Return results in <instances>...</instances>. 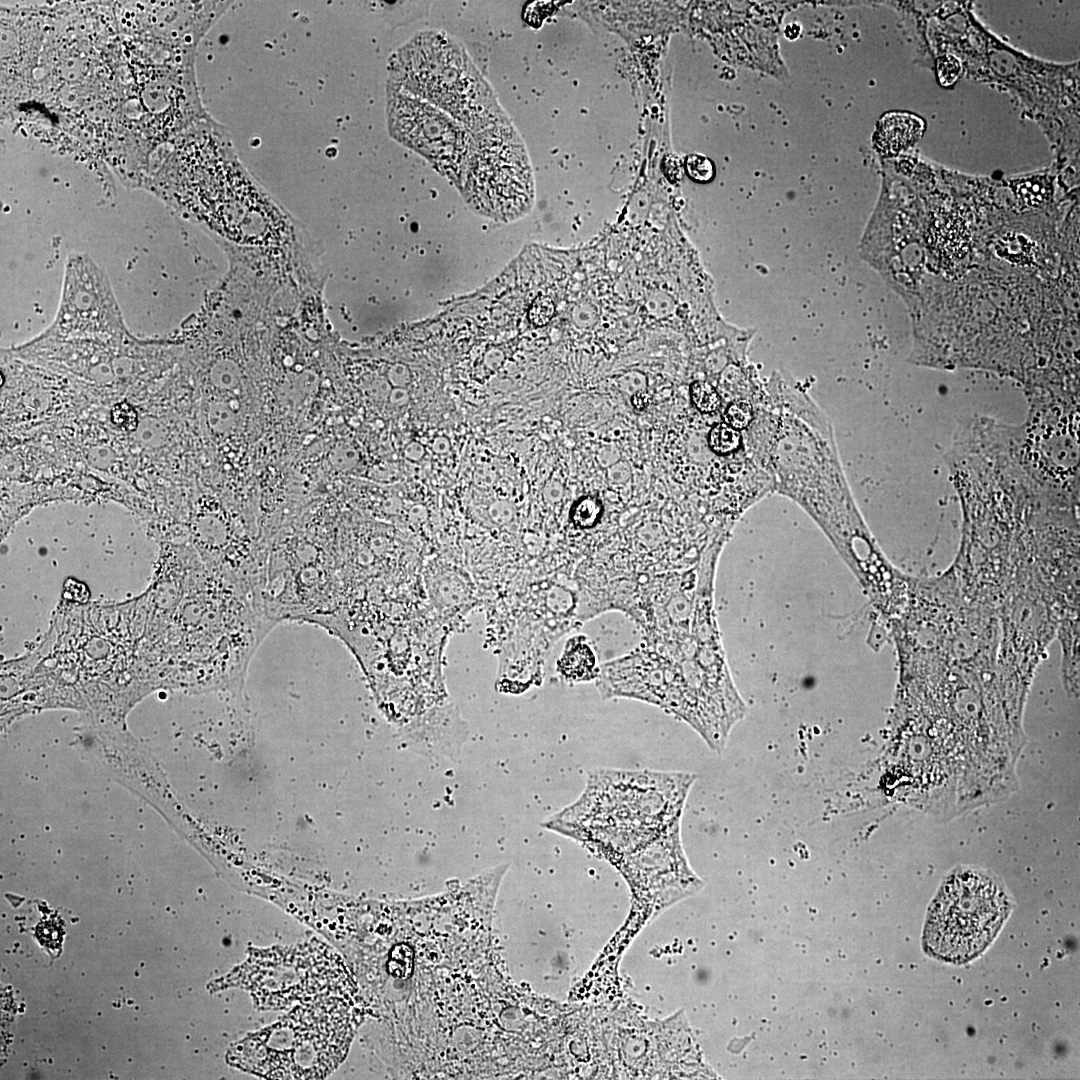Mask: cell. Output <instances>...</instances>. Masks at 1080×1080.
I'll list each match as a JSON object with an SVG mask.
<instances>
[{
  "label": "cell",
  "mask_w": 1080,
  "mask_h": 1080,
  "mask_svg": "<svg viewBox=\"0 0 1080 1080\" xmlns=\"http://www.w3.org/2000/svg\"><path fill=\"white\" fill-rule=\"evenodd\" d=\"M694 781L685 772L593 770L581 796L543 827L617 863L682 817Z\"/></svg>",
  "instance_id": "cell-1"
},
{
  "label": "cell",
  "mask_w": 1080,
  "mask_h": 1080,
  "mask_svg": "<svg viewBox=\"0 0 1080 1080\" xmlns=\"http://www.w3.org/2000/svg\"><path fill=\"white\" fill-rule=\"evenodd\" d=\"M345 999L297 1008L233 1045L228 1060L263 1078H324L343 1060L353 1037L354 1016Z\"/></svg>",
  "instance_id": "cell-2"
},
{
  "label": "cell",
  "mask_w": 1080,
  "mask_h": 1080,
  "mask_svg": "<svg viewBox=\"0 0 1080 1080\" xmlns=\"http://www.w3.org/2000/svg\"><path fill=\"white\" fill-rule=\"evenodd\" d=\"M388 84L444 111L471 133L510 121L466 51L448 35L422 32L389 61Z\"/></svg>",
  "instance_id": "cell-3"
},
{
  "label": "cell",
  "mask_w": 1080,
  "mask_h": 1080,
  "mask_svg": "<svg viewBox=\"0 0 1080 1080\" xmlns=\"http://www.w3.org/2000/svg\"><path fill=\"white\" fill-rule=\"evenodd\" d=\"M1008 910L1006 895L992 878L970 870L955 873L931 906L925 949L944 961L966 962L988 946Z\"/></svg>",
  "instance_id": "cell-4"
},
{
  "label": "cell",
  "mask_w": 1080,
  "mask_h": 1080,
  "mask_svg": "<svg viewBox=\"0 0 1080 1080\" xmlns=\"http://www.w3.org/2000/svg\"><path fill=\"white\" fill-rule=\"evenodd\" d=\"M471 134L473 143L461 185L466 201L495 220L523 216L533 203V177L524 143L511 121Z\"/></svg>",
  "instance_id": "cell-5"
},
{
  "label": "cell",
  "mask_w": 1080,
  "mask_h": 1080,
  "mask_svg": "<svg viewBox=\"0 0 1080 1080\" xmlns=\"http://www.w3.org/2000/svg\"><path fill=\"white\" fill-rule=\"evenodd\" d=\"M390 135L416 151L461 188L471 152V132L460 122L400 89L387 84Z\"/></svg>",
  "instance_id": "cell-6"
},
{
  "label": "cell",
  "mask_w": 1080,
  "mask_h": 1080,
  "mask_svg": "<svg viewBox=\"0 0 1080 1080\" xmlns=\"http://www.w3.org/2000/svg\"><path fill=\"white\" fill-rule=\"evenodd\" d=\"M124 336V324L109 280L82 254L67 259L59 310L45 336Z\"/></svg>",
  "instance_id": "cell-7"
},
{
  "label": "cell",
  "mask_w": 1080,
  "mask_h": 1080,
  "mask_svg": "<svg viewBox=\"0 0 1080 1080\" xmlns=\"http://www.w3.org/2000/svg\"><path fill=\"white\" fill-rule=\"evenodd\" d=\"M636 892L661 895L666 888L674 898L690 895L702 881L688 865L681 842V818L654 839L624 855L618 862Z\"/></svg>",
  "instance_id": "cell-8"
},
{
  "label": "cell",
  "mask_w": 1080,
  "mask_h": 1080,
  "mask_svg": "<svg viewBox=\"0 0 1080 1080\" xmlns=\"http://www.w3.org/2000/svg\"><path fill=\"white\" fill-rule=\"evenodd\" d=\"M924 132V121L905 112L886 114L876 131V145L886 155H895L915 144Z\"/></svg>",
  "instance_id": "cell-9"
},
{
  "label": "cell",
  "mask_w": 1080,
  "mask_h": 1080,
  "mask_svg": "<svg viewBox=\"0 0 1080 1080\" xmlns=\"http://www.w3.org/2000/svg\"><path fill=\"white\" fill-rule=\"evenodd\" d=\"M558 671L567 681L575 683L598 678L596 655L585 637H574L566 643L558 660Z\"/></svg>",
  "instance_id": "cell-10"
},
{
  "label": "cell",
  "mask_w": 1080,
  "mask_h": 1080,
  "mask_svg": "<svg viewBox=\"0 0 1080 1080\" xmlns=\"http://www.w3.org/2000/svg\"><path fill=\"white\" fill-rule=\"evenodd\" d=\"M602 513L603 505L597 497L583 496L573 505L570 516L576 527L589 529L599 522Z\"/></svg>",
  "instance_id": "cell-11"
},
{
  "label": "cell",
  "mask_w": 1080,
  "mask_h": 1080,
  "mask_svg": "<svg viewBox=\"0 0 1080 1080\" xmlns=\"http://www.w3.org/2000/svg\"><path fill=\"white\" fill-rule=\"evenodd\" d=\"M708 444L711 450L720 455L735 452L741 445V435L727 423L714 425L708 434Z\"/></svg>",
  "instance_id": "cell-12"
},
{
  "label": "cell",
  "mask_w": 1080,
  "mask_h": 1080,
  "mask_svg": "<svg viewBox=\"0 0 1080 1080\" xmlns=\"http://www.w3.org/2000/svg\"><path fill=\"white\" fill-rule=\"evenodd\" d=\"M690 397L694 406L702 413H712L721 404V399L714 387L706 381H695L690 386Z\"/></svg>",
  "instance_id": "cell-13"
},
{
  "label": "cell",
  "mask_w": 1080,
  "mask_h": 1080,
  "mask_svg": "<svg viewBox=\"0 0 1080 1080\" xmlns=\"http://www.w3.org/2000/svg\"><path fill=\"white\" fill-rule=\"evenodd\" d=\"M724 417L726 423L734 429H744L752 420V407L747 401H734L726 408Z\"/></svg>",
  "instance_id": "cell-14"
},
{
  "label": "cell",
  "mask_w": 1080,
  "mask_h": 1080,
  "mask_svg": "<svg viewBox=\"0 0 1080 1080\" xmlns=\"http://www.w3.org/2000/svg\"><path fill=\"white\" fill-rule=\"evenodd\" d=\"M960 72L961 65L955 57L945 55L938 59L937 74L943 86L952 85L958 79Z\"/></svg>",
  "instance_id": "cell-15"
},
{
  "label": "cell",
  "mask_w": 1080,
  "mask_h": 1080,
  "mask_svg": "<svg viewBox=\"0 0 1080 1080\" xmlns=\"http://www.w3.org/2000/svg\"><path fill=\"white\" fill-rule=\"evenodd\" d=\"M687 170L689 175L699 182H707L714 175L711 161L700 155H693L687 159Z\"/></svg>",
  "instance_id": "cell-16"
},
{
  "label": "cell",
  "mask_w": 1080,
  "mask_h": 1080,
  "mask_svg": "<svg viewBox=\"0 0 1080 1080\" xmlns=\"http://www.w3.org/2000/svg\"><path fill=\"white\" fill-rule=\"evenodd\" d=\"M554 312V305L547 297H540L533 303L530 309V318L537 325L545 324L550 320Z\"/></svg>",
  "instance_id": "cell-17"
},
{
  "label": "cell",
  "mask_w": 1080,
  "mask_h": 1080,
  "mask_svg": "<svg viewBox=\"0 0 1080 1080\" xmlns=\"http://www.w3.org/2000/svg\"><path fill=\"white\" fill-rule=\"evenodd\" d=\"M112 420L115 424L125 429H134L137 422L135 412L126 403H121L114 406L112 411Z\"/></svg>",
  "instance_id": "cell-18"
},
{
  "label": "cell",
  "mask_w": 1080,
  "mask_h": 1080,
  "mask_svg": "<svg viewBox=\"0 0 1080 1080\" xmlns=\"http://www.w3.org/2000/svg\"><path fill=\"white\" fill-rule=\"evenodd\" d=\"M632 402H633V405H634L635 408L641 410V409L645 408V406L647 404V396H645L643 394H636V395H634V397L632 399Z\"/></svg>",
  "instance_id": "cell-19"
}]
</instances>
